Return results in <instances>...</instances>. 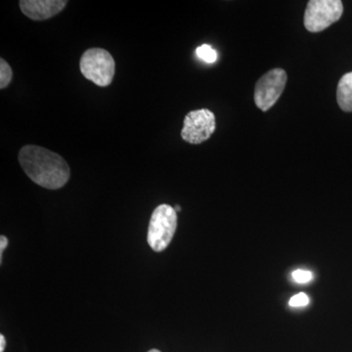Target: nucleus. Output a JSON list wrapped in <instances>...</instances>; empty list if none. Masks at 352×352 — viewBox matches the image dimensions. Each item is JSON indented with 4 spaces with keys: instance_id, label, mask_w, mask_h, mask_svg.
Instances as JSON below:
<instances>
[{
    "instance_id": "9b49d317",
    "label": "nucleus",
    "mask_w": 352,
    "mask_h": 352,
    "mask_svg": "<svg viewBox=\"0 0 352 352\" xmlns=\"http://www.w3.org/2000/svg\"><path fill=\"white\" fill-rule=\"evenodd\" d=\"M292 276H293L294 281L298 284H307L314 279L311 271L305 270L294 271Z\"/></svg>"
},
{
    "instance_id": "0eeeda50",
    "label": "nucleus",
    "mask_w": 352,
    "mask_h": 352,
    "mask_svg": "<svg viewBox=\"0 0 352 352\" xmlns=\"http://www.w3.org/2000/svg\"><path fill=\"white\" fill-rule=\"evenodd\" d=\"M68 1L66 0H21V11L28 18L34 21L50 19L64 10Z\"/></svg>"
},
{
    "instance_id": "6e6552de",
    "label": "nucleus",
    "mask_w": 352,
    "mask_h": 352,
    "mask_svg": "<svg viewBox=\"0 0 352 352\" xmlns=\"http://www.w3.org/2000/svg\"><path fill=\"white\" fill-rule=\"evenodd\" d=\"M337 100L344 112H352V72L340 78L337 88Z\"/></svg>"
},
{
    "instance_id": "1a4fd4ad",
    "label": "nucleus",
    "mask_w": 352,
    "mask_h": 352,
    "mask_svg": "<svg viewBox=\"0 0 352 352\" xmlns=\"http://www.w3.org/2000/svg\"><path fill=\"white\" fill-rule=\"evenodd\" d=\"M13 78V72L10 65L3 58L0 59V89L8 87Z\"/></svg>"
},
{
    "instance_id": "9d476101",
    "label": "nucleus",
    "mask_w": 352,
    "mask_h": 352,
    "mask_svg": "<svg viewBox=\"0 0 352 352\" xmlns=\"http://www.w3.org/2000/svg\"><path fill=\"white\" fill-rule=\"evenodd\" d=\"M197 56L203 60V61L207 62V63H214L217 60V52L208 44H203V45L199 46L196 50Z\"/></svg>"
},
{
    "instance_id": "dca6fc26",
    "label": "nucleus",
    "mask_w": 352,
    "mask_h": 352,
    "mask_svg": "<svg viewBox=\"0 0 352 352\" xmlns=\"http://www.w3.org/2000/svg\"><path fill=\"white\" fill-rule=\"evenodd\" d=\"M148 352H161V351H157V349H151V351H148Z\"/></svg>"
},
{
    "instance_id": "7ed1b4c3",
    "label": "nucleus",
    "mask_w": 352,
    "mask_h": 352,
    "mask_svg": "<svg viewBox=\"0 0 352 352\" xmlns=\"http://www.w3.org/2000/svg\"><path fill=\"white\" fill-rule=\"evenodd\" d=\"M80 69L87 80L106 87L112 83L115 76V60L107 50L90 48L80 58Z\"/></svg>"
},
{
    "instance_id": "f03ea898",
    "label": "nucleus",
    "mask_w": 352,
    "mask_h": 352,
    "mask_svg": "<svg viewBox=\"0 0 352 352\" xmlns=\"http://www.w3.org/2000/svg\"><path fill=\"white\" fill-rule=\"evenodd\" d=\"M177 228V212L170 206L160 205L153 212L148 228V244L153 251L163 252L170 244Z\"/></svg>"
},
{
    "instance_id": "2eb2a0df",
    "label": "nucleus",
    "mask_w": 352,
    "mask_h": 352,
    "mask_svg": "<svg viewBox=\"0 0 352 352\" xmlns=\"http://www.w3.org/2000/svg\"><path fill=\"white\" fill-rule=\"evenodd\" d=\"M175 210L176 212H179L180 210H182V207H180V206H178V205L175 206Z\"/></svg>"
},
{
    "instance_id": "423d86ee",
    "label": "nucleus",
    "mask_w": 352,
    "mask_h": 352,
    "mask_svg": "<svg viewBox=\"0 0 352 352\" xmlns=\"http://www.w3.org/2000/svg\"><path fill=\"white\" fill-rule=\"evenodd\" d=\"M217 129L214 113L208 109L192 111L183 122L182 138L190 144H201L208 140Z\"/></svg>"
},
{
    "instance_id": "20e7f679",
    "label": "nucleus",
    "mask_w": 352,
    "mask_h": 352,
    "mask_svg": "<svg viewBox=\"0 0 352 352\" xmlns=\"http://www.w3.org/2000/svg\"><path fill=\"white\" fill-rule=\"evenodd\" d=\"M344 13L340 0H310L305 9V29L310 32H320L338 22Z\"/></svg>"
},
{
    "instance_id": "4468645a",
    "label": "nucleus",
    "mask_w": 352,
    "mask_h": 352,
    "mask_svg": "<svg viewBox=\"0 0 352 352\" xmlns=\"http://www.w3.org/2000/svg\"><path fill=\"white\" fill-rule=\"evenodd\" d=\"M6 346V340L3 335H0V352H3Z\"/></svg>"
},
{
    "instance_id": "ddd939ff",
    "label": "nucleus",
    "mask_w": 352,
    "mask_h": 352,
    "mask_svg": "<svg viewBox=\"0 0 352 352\" xmlns=\"http://www.w3.org/2000/svg\"><path fill=\"white\" fill-rule=\"evenodd\" d=\"M8 245V239L6 236L1 235L0 237V263H2V254H3L4 250Z\"/></svg>"
},
{
    "instance_id": "39448f33",
    "label": "nucleus",
    "mask_w": 352,
    "mask_h": 352,
    "mask_svg": "<svg viewBox=\"0 0 352 352\" xmlns=\"http://www.w3.org/2000/svg\"><path fill=\"white\" fill-rule=\"evenodd\" d=\"M286 71L283 69H273L263 76L256 82L254 87V103L263 112H267L276 104L286 87Z\"/></svg>"
},
{
    "instance_id": "f257e3e1",
    "label": "nucleus",
    "mask_w": 352,
    "mask_h": 352,
    "mask_svg": "<svg viewBox=\"0 0 352 352\" xmlns=\"http://www.w3.org/2000/svg\"><path fill=\"white\" fill-rule=\"evenodd\" d=\"M18 159L28 177L43 188L60 189L69 182V164L57 153L38 145H25Z\"/></svg>"
},
{
    "instance_id": "f8f14e48",
    "label": "nucleus",
    "mask_w": 352,
    "mask_h": 352,
    "mask_svg": "<svg viewBox=\"0 0 352 352\" xmlns=\"http://www.w3.org/2000/svg\"><path fill=\"white\" fill-rule=\"evenodd\" d=\"M308 303H309V298L305 293H300L298 295L292 296L289 302V307H307Z\"/></svg>"
}]
</instances>
